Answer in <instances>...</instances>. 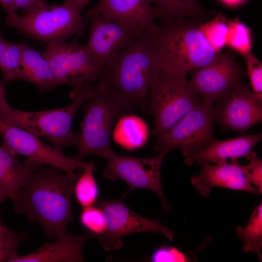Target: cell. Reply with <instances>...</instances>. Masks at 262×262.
Masks as SVG:
<instances>
[{
    "mask_svg": "<svg viewBox=\"0 0 262 262\" xmlns=\"http://www.w3.org/2000/svg\"><path fill=\"white\" fill-rule=\"evenodd\" d=\"M83 106L84 117L77 135L76 158L80 160L94 154L107 160L115 153L110 147L112 130L116 121L135 110L109 86L100 82L94 84L93 96Z\"/></svg>",
    "mask_w": 262,
    "mask_h": 262,
    "instance_id": "obj_4",
    "label": "cell"
},
{
    "mask_svg": "<svg viewBox=\"0 0 262 262\" xmlns=\"http://www.w3.org/2000/svg\"><path fill=\"white\" fill-rule=\"evenodd\" d=\"M94 91V84L87 85L72 99V103L59 109L31 112L11 107L0 111V120L45 138L52 147L63 152L65 148L76 145L77 135L72 129L73 120L78 110L93 96Z\"/></svg>",
    "mask_w": 262,
    "mask_h": 262,
    "instance_id": "obj_6",
    "label": "cell"
},
{
    "mask_svg": "<svg viewBox=\"0 0 262 262\" xmlns=\"http://www.w3.org/2000/svg\"><path fill=\"white\" fill-rule=\"evenodd\" d=\"M42 54L51 67L58 86L72 87L69 93L72 99L84 87L97 82L102 72L77 39L47 44Z\"/></svg>",
    "mask_w": 262,
    "mask_h": 262,
    "instance_id": "obj_8",
    "label": "cell"
},
{
    "mask_svg": "<svg viewBox=\"0 0 262 262\" xmlns=\"http://www.w3.org/2000/svg\"><path fill=\"white\" fill-rule=\"evenodd\" d=\"M163 21L150 35L160 71L186 74L209 64L218 53L197 23L184 19Z\"/></svg>",
    "mask_w": 262,
    "mask_h": 262,
    "instance_id": "obj_3",
    "label": "cell"
},
{
    "mask_svg": "<svg viewBox=\"0 0 262 262\" xmlns=\"http://www.w3.org/2000/svg\"><path fill=\"white\" fill-rule=\"evenodd\" d=\"M27 232H16L8 228L0 237V262H7L17 255V248L20 244L27 239Z\"/></svg>",
    "mask_w": 262,
    "mask_h": 262,
    "instance_id": "obj_30",
    "label": "cell"
},
{
    "mask_svg": "<svg viewBox=\"0 0 262 262\" xmlns=\"http://www.w3.org/2000/svg\"><path fill=\"white\" fill-rule=\"evenodd\" d=\"M41 164L28 159L21 163L0 146V189L13 200Z\"/></svg>",
    "mask_w": 262,
    "mask_h": 262,
    "instance_id": "obj_20",
    "label": "cell"
},
{
    "mask_svg": "<svg viewBox=\"0 0 262 262\" xmlns=\"http://www.w3.org/2000/svg\"><path fill=\"white\" fill-rule=\"evenodd\" d=\"M93 14L118 22L137 34L153 35L159 29L154 20L160 14L149 0H98L86 10L85 18Z\"/></svg>",
    "mask_w": 262,
    "mask_h": 262,
    "instance_id": "obj_16",
    "label": "cell"
},
{
    "mask_svg": "<svg viewBox=\"0 0 262 262\" xmlns=\"http://www.w3.org/2000/svg\"><path fill=\"white\" fill-rule=\"evenodd\" d=\"M237 237L242 242L244 252L257 254L262 258V202L256 205L245 227L235 229Z\"/></svg>",
    "mask_w": 262,
    "mask_h": 262,
    "instance_id": "obj_24",
    "label": "cell"
},
{
    "mask_svg": "<svg viewBox=\"0 0 262 262\" xmlns=\"http://www.w3.org/2000/svg\"><path fill=\"white\" fill-rule=\"evenodd\" d=\"M1 146L11 154L22 155L44 164L53 165L67 171L82 169L86 162L76 157H68L42 142L39 137L20 127L0 120Z\"/></svg>",
    "mask_w": 262,
    "mask_h": 262,
    "instance_id": "obj_13",
    "label": "cell"
},
{
    "mask_svg": "<svg viewBox=\"0 0 262 262\" xmlns=\"http://www.w3.org/2000/svg\"><path fill=\"white\" fill-rule=\"evenodd\" d=\"M163 21L198 17L206 14L197 0H149Z\"/></svg>",
    "mask_w": 262,
    "mask_h": 262,
    "instance_id": "obj_23",
    "label": "cell"
},
{
    "mask_svg": "<svg viewBox=\"0 0 262 262\" xmlns=\"http://www.w3.org/2000/svg\"><path fill=\"white\" fill-rule=\"evenodd\" d=\"M243 72L233 53L218 52L203 67L192 71L189 80L203 100L213 105L225 94L243 83Z\"/></svg>",
    "mask_w": 262,
    "mask_h": 262,
    "instance_id": "obj_12",
    "label": "cell"
},
{
    "mask_svg": "<svg viewBox=\"0 0 262 262\" xmlns=\"http://www.w3.org/2000/svg\"><path fill=\"white\" fill-rule=\"evenodd\" d=\"M21 81L35 85L41 93L58 87L51 67L42 53L22 42Z\"/></svg>",
    "mask_w": 262,
    "mask_h": 262,
    "instance_id": "obj_21",
    "label": "cell"
},
{
    "mask_svg": "<svg viewBox=\"0 0 262 262\" xmlns=\"http://www.w3.org/2000/svg\"><path fill=\"white\" fill-rule=\"evenodd\" d=\"M244 57L252 91L262 98V64L251 51Z\"/></svg>",
    "mask_w": 262,
    "mask_h": 262,
    "instance_id": "obj_32",
    "label": "cell"
},
{
    "mask_svg": "<svg viewBox=\"0 0 262 262\" xmlns=\"http://www.w3.org/2000/svg\"><path fill=\"white\" fill-rule=\"evenodd\" d=\"M113 138L120 147L129 151L144 147L149 131L147 123L138 115L126 114L117 120L113 131Z\"/></svg>",
    "mask_w": 262,
    "mask_h": 262,
    "instance_id": "obj_22",
    "label": "cell"
},
{
    "mask_svg": "<svg viewBox=\"0 0 262 262\" xmlns=\"http://www.w3.org/2000/svg\"><path fill=\"white\" fill-rule=\"evenodd\" d=\"M78 177L75 171L40 164L12 200L15 212L38 223L48 238L61 237L74 219L72 200Z\"/></svg>",
    "mask_w": 262,
    "mask_h": 262,
    "instance_id": "obj_1",
    "label": "cell"
},
{
    "mask_svg": "<svg viewBox=\"0 0 262 262\" xmlns=\"http://www.w3.org/2000/svg\"><path fill=\"white\" fill-rule=\"evenodd\" d=\"M102 211L106 221V229L98 237L105 250L121 248L123 238L130 234L140 232L158 233L172 241L173 230L159 221L142 217L129 208L124 202V197L110 200L101 198L96 203Z\"/></svg>",
    "mask_w": 262,
    "mask_h": 262,
    "instance_id": "obj_10",
    "label": "cell"
},
{
    "mask_svg": "<svg viewBox=\"0 0 262 262\" xmlns=\"http://www.w3.org/2000/svg\"><path fill=\"white\" fill-rule=\"evenodd\" d=\"M202 102L186 74L159 70L152 82L146 107L154 117L152 134L156 137L167 132Z\"/></svg>",
    "mask_w": 262,
    "mask_h": 262,
    "instance_id": "obj_7",
    "label": "cell"
},
{
    "mask_svg": "<svg viewBox=\"0 0 262 262\" xmlns=\"http://www.w3.org/2000/svg\"><path fill=\"white\" fill-rule=\"evenodd\" d=\"M93 237L90 234L75 235L67 231L51 243L44 244L35 251L16 256L8 262H83V250Z\"/></svg>",
    "mask_w": 262,
    "mask_h": 262,
    "instance_id": "obj_18",
    "label": "cell"
},
{
    "mask_svg": "<svg viewBox=\"0 0 262 262\" xmlns=\"http://www.w3.org/2000/svg\"><path fill=\"white\" fill-rule=\"evenodd\" d=\"M10 42L4 39L0 35V60L4 56Z\"/></svg>",
    "mask_w": 262,
    "mask_h": 262,
    "instance_id": "obj_37",
    "label": "cell"
},
{
    "mask_svg": "<svg viewBox=\"0 0 262 262\" xmlns=\"http://www.w3.org/2000/svg\"><path fill=\"white\" fill-rule=\"evenodd\" d=\"M90 0H66L60 5H49L20 16H6L7 25L27 37L46 43L65 42L82 36L86 28L83 9Z\"/></svg>",
    "mask_w": 262,
    "mask_h": 262,
    "instance_id": "obj_5",
    "label": "cell"
},
{
    "mask_svg": "<svg viewBox=\"0 0 262 262\" xmlns=\"http://www.w3.org/2000/svg\"><path fill=\"white\" fill-rule=\"evenodd\" d=\"M226 45L243 56L251 51L252 39L247 27L237 19L228 24Z\"/></svg>",
    "mask_w": 262,
    "mask_h": 262,
    "instance_id": "obj_27",
    "label": "cell"
},
{
    "mask_svg": "<svg viewBox=\"0 0 262 262\" xmlns=\"http://www.w3.org/2000/svg\"><path fill=\"white\" fill-rule=\"evenodd\" d=\"M248 163L242 165V169L248 182L262 193V161L251 150L246 156Z\"/></svg>",
    "mask_w": 262,
    "mask_h": 262,
    "instance_id": "obj_31",
    "label": "cell"
},
{
    "mask_svg": "<svg viewBox=\"0 0 262 262\" xmlns=\"http://www.w3.org/2000/svg\"><path fill=\"white\" fill-rule=\"evenodd\" d=\"M262 139V133L243 135L225 140H214L203 149L185 157L184 163L191 165L200 161L219 164L237 161L252 150Z\"/></svg>",
    "mask_w": 262,
    "mask_h": 262,
    "instance_id": "obj_19",
    "label": "cell"
},
{
    "mask_svg": "<svg viewBox=\"0 0 262 262\" xmlns=\"http://www.w3.org/2000/svg\"><path fill=\"white\" fill-rule=\"evenodd\" d=\"M159 70L151 35L144 33L105 65L98 82L109 86L134 110L144 111L152 82Z\"/></svg>",
    "mask_w": 262,
    "mask_h": 262,
    "instance_id": "obj_2",
    "label": "cell"
},
{
    "mask_svg": "<svg viewBox=\"0 0 262 262\" xmlns=\"http://www.w3.org/2000/svg\"><path fill=\"white\" fill-rule=\"evenodd\" d=\"M212 107L203 102L193 109L170 130L156 137L153 151L168 153L180 149L186 157L208 146L216 139Z\"/></svg>",
    "mask_w": 262,
    "mask_h": 262,
    "instance_id": "obj_9",
    "label": "cell"
},
{
    "mask_svg": "<svg viewBox=\"0 0 262 262\" xmlns=\"http://www.w3.org/2000/svg\"><path fill=\"white\" fill-rule=\"evenodd\" d=\"M10 107L5 98L4 83L0 81V111H5Z\"/></svg>",
    "mask_w": 262,
    "mask_h": 262,
    "instance_id": "obj_36",
    "label": "cell"
},
{
    "mask_svg": "<svg viewBox=\"0 0 262 262\" xmlns=\"http://www.w3.org/2000/svg\"><path fill=\"white\" fill-rule=\"evenodd\" d=\"M229 6H236L245 1L246 0H220Z\"/></svg>",
    "mask_w": 262,
    "mask_h": 262,
    "instance_id": "obj_38",
    "label": "cell"
},
{
    "mask_svg": "<svg viewBox=\"0 0 262 262\" xmlns=\"http://www.w3.org/2000/svg\"><path fill=\"white\" fill-rule=\"evenodd\" d=\"M74 186L73 194L82 207L93 205L98 201L99 188L94 175L96 167L93 162L86 163Z\"/></svg>",
    "mask_w": 262,
    "mask_h": 262,
    "instance_id": "obj_25",
    "label": "cell"
},
{
    "mask_svg": "<svg viewBox=\"0 0 262 262\" xmlns=\"http://www.w3.org/2000/svg\"><path fill=\"white\" fill-rule=\"evenodd\" d=\"M212 115L224 129L244 132L262 122V98L243 83L213 104Z\"/></svg>",
    "mask_w": 262,
    "mask_h": 262,
    "instance_id": "obj_14",
    "label": "cell"
},
{
    "mask_svg": "<svg viewBox=\"0 0 262 262\" xmlns=\"http://www.w3.org/2000/svg\"><path fill=\"white\" fill-rule=\"evenodd\" d=\"M8 197L0 189V203L4 201Z\"/></svg>",
    "mask_w": 262,
    "mask_h": 262,
    "instance_id": "obj_40",
    "label": "cell"
},
{
    "mask_svg": "<svg viewBox=\"0 0 262 262\" xmlns=\"http://www.w3.org/2000/svg\"><path fill=\"white\" fill-rule=\"evenodd\" d=\"M85 18L89 20V36L84 47L94 63L102 69L112 58L139 35L98 14Z\"/></svg>",
    "mask_w": 262,
    "mask_h": 262,
    "instance_id": "obj_15",
    "label": "cell"
},
{
    "mask_svg": "<svg viewBox=\"0 0 262 262\" xmlns=\"http://www.w3.org/2000/svg\"><path fill=\"white\" fill-rule=\"evenodd\" d=\"M22 42H10L0 60V70L4 83L21 80L22 73Z\"/></svg>",
    "mask_w": 262,
    "mask_h": 262,
    "instance_id": "obj_26",
    "label": "cell"
},
{
    "mask_svg": "<svg viewBox=\"0 0 262 262\" xmlns=\"http://www.w3.org/2000/svg\"><path fill=\"white\" fill-rule=\"evenodd\" d=\"M7 229L8 228L6 227L1 225L0 221V237L4 234Z\"/></svg>",
    "mask_w": 262,
    "mask_h": 262,
    "instance_id": "obj_39",
    "label": "cell"
},
{
    "mask_svg": "<svg viewBox=\"0 0 262 262\" xmlns=\"http://www.w3.org/2000/svg\"><path fill=\"white\" fill-rule=\"evenodd\" d=\"M167 154L162 152L153 157L140 158L115 153L107 159L102 175L112 180H124L129 186L128 194L137 189L153 191L161 199L164 210L168 212L170 207L163 192L161 178L162 163Z\"/></svg>",
    "mask_w": 262,
    "mask_h": 262,
    "instance_id": "obj_11",
    "label": "cell"
},
{
    "mask_svg": "<svg viewBox=\"0 0 262 262\" xmlns=\"http://www.w3.org/2000/svg\"><path fill=\"white\" fill-rule=\"evenodd\" d=\"M190 256L180 249L169 245H162L156 249L149 257L152 262H177L191 261Z\"/></svg>",
    "mask_w": 262,
    "mask_h": 262,
    "instance_id": "obj_33",
    "label": "cell"
},
{
    "mask_svg": "<svg viewBox=\"0 0 262 262\" xmlns=\"http://www.w3.org/2000/svg\"><path fill=\"white\" fill-rule=\"evenodd\" d=\"M0 5L6 12L7 16H10L16 13L17 10L15 0H0Z\"/></svg>",
    "mask_w": 262,
    "mask_h": 262,
    "instance_id": "obj_35",
    "label": "cell"
},
{
    "mask_svg": "<svg viewBox=\"0 0 262 262\" xmlns=\"http://www.w3.org/2000/svg\"><path fill=\"white\" fill-rule=\"evenodd\" d=\"M224 18L219 16L206 24L200 25L208 40L217 52L226 45L229 27Z\"/></svg>",
    "mask_w": 262,
    "mask_h": 262,
    "instance_id": "obj_29",
    "label": "cell"
},
{
    "mask_svg": "<svg viewBox=\"0 0 262 262\" xmlns=\"http://www.w3.org/2000/svg\"><path fill=\"white\" fill-rule=\"evenodd\" d=\"M197 163L200 165V169L197 175L193 176L190 180L196 190L205 197H208L212 189L215 187L262 194L246 180L242 164L237 161L213 165L204 161Z\"/></svg>",
    "mask_w": 262,
    "mask_h": 262,
    "instance_id": "obj_17",
    "label": "cell"
},
{
    "mask_svg": "<svg viewBox=\"0 0 262 262\" xmlns=\"http://www.w3.org/2000/svg\"><path fill=\"white\" fill-rule=\"evenodd\" d=\"M79 219L82 226L93 236L98 238L106 231L105 215L101 209L96 204L82 207Z\"/></svg>",
    "mask_w": 262,
    "mask_h": 262,
    "instance_id": "obj_28",
    "label": "cell"
},
{
    "mask_svg": "<svg viewBox=\"0 0 262 262\" xmlns=\"http://www.w3.org/2000/svg\"><path fill=\"white\" fill-rule=\"evenodd\" d=\"M15 2L17 9L23 11V15L33 10L47 8L49 6L45 0H15Z\"/></svg>",
    "mask_w": 262,
    "mask_h": 262,
    "instance_id": "obj_34",
    "label": "cell"
}]
</instances>
